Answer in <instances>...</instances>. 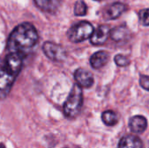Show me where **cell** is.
<instances>
[{
	"label": "cell",
	"mask_w": 149,
	"mask_h": 148,
	"mask_svg": "<svg viewBox=\"0 0 149 148\" xmlns=\"http://www.w3.org/2000/svg\"><path fill=\"white\" fill-rule=\"evenodd\" d=\"M38 41V33L33 24L22 23L10 34L7 48L10 52H15L22 57L30 51Z\"/></svg>",
	"instance_id": "obj_1"
},
{
	"label": "cell",
	"mask_w": 149,
	"mask_h": 148,
	"mask_svg": "<svg viewBox=\"0 0 149 148\" xmlns=\"http://www.w3.org/2000/svg\"><path fill=\"white\" fill-rule=\"evenodd\" d=\"M83 101L84 98L82 88L79 85L75 84L72 86L65 102L64 103L63 112L65 116L70 120L77 118L81 112Z\"/></svg>",
	"instance_id": "obj_2"
},
{
	"label": "cell",
	"mask_w": 149,
	"mask_h": 148,
	"mask_svg": "<svg viewBox=\"0 0 149 148\" xmlns=\"http://www.w3.org/2000/svg\"><path fill=\"white\" fill-rule=\"evenodd\" d=\"M94 27L93 25L86 21H81L74 25H72L68 32V39L72 43H80L87 38H90L93 33Z\"/></svg>",
	"instance_id": "obj_3"
},
{
	"label": "cell",
	"mask_w": 149,
	"mask_h": 148,
	"mask_svg": "<svg viewBox=\"0 0 149 148\" xmlns=\"http://www.w3.org/2000/svg\"><path fill=\"white\" fill-rule=\"evenodd\" d=\"M43 51L49 59L55 62H62L66 58L65 49L53 42H45L43 44Z\"/></svg>",
	"instance_id": "obj_4"
},
{
	"label": "cell",
	"mask_w": 149,
	"mask_h": 148,
	"mask_svg": "<svg viewBox=\"0 0 149 148\" xmlns=\"http://www.w3.org/2000/svg\"><path fill=\"white\" fill-rule=\"evenodd\" d=\"M16 78L17 77L10 73L3 65L0 64V99H4L9 95Z\"/></svg>",
	"instance_id": "obj_5"
},
{
	"label": "cell",
	"mask_w": 149,
	"mask_h": 148,
	"mask_svg": "<svg viewBox=\"0 0 149 148\" xmlns=\"http://www.w3.org/2000/svg\"><path fill=\"white\" fill-rule=\"evenodd\" d=\"M3 66L16 77L19 74L23 67V57L15 52H10L4 59Z\"/></svg>",
	"instance_id": "obj_6"
},
{
	"label": "cell",
	"mask_w": 149,
	"mask_h": 148,
	"mask_svg": "<svg viewBox=\"0 0 149 148\" xmlns=\"http://www.w3.org/2000/svg\"><path fill=\"white\" fill-rule=\"evenodd\" d=\"M73 75L77 85H79L81 88H90L94 83L93 73L84 68L77 69Z\"/></svg>",
	"instance_id": "obj_7"
},
{
	"label": "cell",
	"mask_w": 149,
	"mask_h": 148,
	"mask_svg": "<svg viewBox=\"0 0 149 148\" xmlns=\"http://www.w3.org/2000/svg\"><path fill=\"white\" fill-rule=\"evenodd\" d=\"M110 26L107 24L100 25L90 37L91 44L93 45H100L106 43L108 37L110 36Z\"/></svg>",
	"instance_id": "obj_8"
},
{
	"label": "cell",
	"mask_w": 149,
	"mask_h": 148,
	"mask_svg": "<svg viewBox=\"0 0 149 148\" xmlns=\"http://www.w3.org/2000/svg\"><path fill=\"white\" fill-rule=\"evenodd\" d=\"M127 5L123 3H120V2L113 3L110 6H108V8L106 10L104 17L107 20L116 19L120 17L127 10Z\"/></svg>",
	"instance_id": "obj_9"
},
{
	"label": "cell",
	"mask_w": 149,
	"mask_h": 148,
	"mask_svg": "<svg viewBox=\"0 0 149 148\" xmlns=\"http://www.w3.org/2000/svg\"><path fill=\"white\" fill-rule=\"evenodd\" d=\"M129 128L134 133H143L148 128V120L141 115L134 116L129 120Z\"/></svg>",
	"instance_id": "obj_10"
},
{
	"label": "cell",
	"mask_w": 149,
	"mask_h": 148,
	"mask_svg": "<svg viewBox=\"0 0 149 148\" xmlns=\"http://www.w3.org/2000/svg\"><path fill=\"white\" fill-rule=\"evenodd\" d=\"M108 58H109V56L107 51H97L93 53L92 57L90 58L91 66L95 70H99L107 64Z\"/></svg>",
	"instance_id": "obj_11"
},
{
	"label": "cell",
	"mask_w": 149,
	"mask_h": 148,
	"mask_svg": "<svg viewBox=\"0 0 149 148\" xmlns=\"http://www.w3.org/2000/svg\"><path fill=\"white\" fill-rule=\"evenodd\" d=\"M118 148H143V142L139 137L129 134L120 140Z\"/></svg>",
	"instance_id": "obj_12"
},
{
	"label": "cell",
	"mask_w": 149,
	"mask_h": 148,
	"mask_svg": "<svg viewBox=\"0 0 149 148\" xmlns=\"http://www.w3.org/2000/svg\"><path fill=\"white\" fill-rule=\"evenodd\" d=\"M36 5L48 13H54L58 9L61 0H34Z\"/></svg>",
	"instance_id": "obj_13"
},
{
	"label": "cell",
	"mask_w": 149,
	"mask_h": 148,
	"mask_svg": "<svg viewBox=\"0 0 149 148\" xmlns=\"http://www.w3.org/2000/svg\"><path fill=\"white\" fill-rule=\"evenodd\" d=\"M129 34V30L126 26H118L114 28L113 31H110V36L113 40L116 42L123 41L127 38Z\"/></svg>",
	"instance_id": "obj_14"
},
{
	"label": "cell",
	"mask_w": 149,
	"mask_h": 148,
	"mask_svg": "<svg viewBox=\"0 0 149 148\" xmlns=\"http://www.w3.org/2000/svg\"><path fill=\"white\" fill-rule=\"evenodd\" d=\"M101 120L103 123L107 126H113L119 121V118L117 114L113 111H111V110L105 111L101 115Z\"/></svg>",
	"instance_id": "obj_15"
},
{
	"label": "cell",
	"mask_w": 149,
	"mask_h": 148,
	"mask_svg": "<svg viewBox=\"0 0 149 148\" xmlns=\"http://www.w3.org/2000/svg\"><path fill=\"white\" fill-rule=\"evenodd\" d=\"M87 12V6L83 0H79L74 5V15L75 16H85Z\"/></svg>",
	"instance_id": "obj_16"
},
{
	"label": "cell",
	"mask_w": 149,
	"mask_h": 148,
	"mask_svg": "<svg viewBox=\"0 0 149 148\" xmlns=\"http://www.w3.org/2000/svg\"><path fill=\"white\" fill-rule=\"evenodd\" d=\"M114 62L115 64L120 66V67H126L130 64V60L129 58L122 54H118L114 57Z\"/></svg>",
	"instance_id": "obj_17"
},
{
	"label": "cell",
	"mask_w": 149,
	"mask_h": 148,
	"mask_svg": "<svg viewBox=\"0 0 149 148\" xmlns=\"http://www.w3.org/2000/svg\"><path fill=\"white\" fill-rule=\"evenodd\" d=\"M139 19L140 22L142 25L148 27L149 25V21H148V9H143L141 10H140L139 12Z\"/></svg>",
	"instance_id": "obj_18"
},
{
	"label": "cell",
	"mask_w": 149,
	"mask_h": 148,
	"mask_svg": "<svg viewBox=\"0 0 149 148\" xmlns=\"http://www.w3.org/2000/svg\"><path fill=\"white\" fill-rule=\"evenodd\" d=\"M140 85H141V86L144 90L148 91L149 79L148 75H141V78H140Z\"/></svg>",
	"instance_id": "obj_19"
},
{
	"label": "cell",
	"mask_w": 149,
	"mask_h": 148,
	"mask_svg": "<svg viewBox=\"0 0 149 148\" xmlns=\"http://www.w3.org/2000/svg\"><path fill=\"white\" fill-rule=\"evenodd\" d=\"M0 148H5L4 145H3V143H0Z\"/></svg>",
	"instance_id": "obj_20"
},
{
	"label": "cell",
	"mask_w": 149,
	"mask_h": 148,
	"mask_svg": "<svg viewBox=\"0 0 149 148\" xmlns=\"http://www.w3.org/2000/svg\"><path fill=\"white\" fill-rule=\"evenodd\" d=\"M95 1H102V0H95Z\"/></svg>",
	"instance_id": "obj_21"
}]
</instances>
